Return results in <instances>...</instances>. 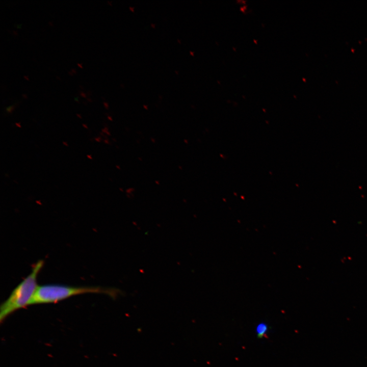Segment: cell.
Returning a JSON list of instances; mask_svg holds the SVG:
<instances>
[{
  "label": "cell",
  "instance_id": "cell-1",
  "mask_svg": "<svg viewBox=\"0 0 367 367\" xmlns=\"http://www.w3.org/2000/svg\"><path fill=\"white\" fill-rule=\"evenodd\" d=\"M43 265V260L36 263L30 274L13 290L9 297L1 304V323L16 310L30 305V301L38 286L37 277Z\"/></svg>",
  "mask_w": 367,
  "mask_h": 367
},
{
  "label": "cell",
  "instance_id": "cell-5",
  "mask_svg": "<svg viewBox=\"0 0 367 367\" xmlns=\"http://www.w3.org/2000/svg\"><path fill=\"white\" fill-rule=\"evenodd\" d=\"M74 99L77 101V100H78V97H75V98H74Z\"/></svg>",
  "mask_w": 367,
  "mask_h": 367
},
{
  "label": "cell",
  "instance_id": "cell-2",
  "mask_svg": "<svg viewBox=\"0 0 367 367\" xmlns=\"http://www.w3.org/2000/svg\"><path fill=\"white\" fill-rule=\"evenodd\" d=\"M87 293H100L111 296L115 295V291L99 286H73L60 284L38 285L32 298L30 305L59 302L73 296Z\"/></svg>",
  "mask_w": 367,
  "mask_h": 367
},
{
  "label": "cell",
  "instance_id": "cell-3",
  "mask_svg": "<svg viewBox=\"0 0 367 367\" xmlns=\"http://www.w3.org/2000/svg\"><path fill=\"white\" fill-rule=\"evenodd\" d=\"M267 331V327L266 326L265 324H260L258 326L257 328V332L258 335L260 336L261 337L264 335V334L266 333Z\"/></svg>",
  "mask_w": 367,
  "mask_h": 367
},
{
  "label": "cell",
  "instance_id": "cell-4",
  "mask_svg": "<svg viewBox=\"0 0 367 367\" xmlns=\"http://www.w3.org/2000/svg\"><path fill=\"white\" fill-rule=\"evenodd\" d=\"M13 107H14V105H11L10 106L7 107L6 108V111L8 113L11 112L12 111Z\"/></svg>",
  "mask_w": 367,
  "mask_h": 367
}]
</instances>
